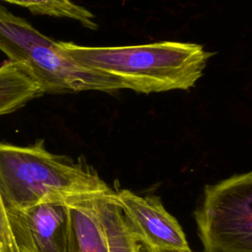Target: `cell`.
Listing matches in <instances>:
<instances>
[{"label": "cell", "instance_id": "8fae6325", "mask_svg": "<svg viewBox=\"0 0 252 252\" xmlns=\"http://www.w3.org/2000/svg\"><path fill=\"white\" fill-rule=\"evenodd\" d=\"M150 252H193L191 249L185 251H177V250H158V249H150Z\"/></svg>", "mask_w": 252, "mask_h": 252}, {"label": "cell", "instance_id": "30bf717a", "mask_svg": "<svg viewBox=\"0 0 252 252\" xmlns=\"http://www.w3.org/2000/svg\"><path fill=\"white\" fill-rule=\"evenodd\" d=\"M0 252H18L10 231L6 210L0 197Z\"/></svg>", "mask_w": 252, "mask_h": 252}, {"label": "cell", "instance_id": "ba28073f", "mask_svg": "<svg viewBox=\"0 0 252 252\" xmlns=\"http://www.w3.org/2000/svg\"><path fill=\"white\" fill-rule=\"evenodd\" d=\"M112 192L95 198L97 213L107 240L108 252H150V249L138 239L124 215L112 201L110 197Z\"/></svg>", "mask_w": 252, "mask_h": 252}, {"label": "cell", "instance_id": "3957f363", "mask_svg": "<svg viewBox=\"0 0 252 252\" xmlns=\"http://www.w3.org/2000/svg\"><path fill=\"white\" fill-rule=\"evenodd\" d=\"M195 219L204 252H252V173L206 186Z\"/></svg>", "mask_w": 252, "mask_h": 252}, {"label": "cell", "instance_id": "9c48e42d", "mask_svg": "<svg viewBox=\"0 0 252 252\" xmlns=\"http://www.w3.org/2000/svg\"><path fill=\"white\" fill-rule=\"evenodd\" d=\"M28 8L32 14L57 18H68L79 22L88 29L95 30L94 16L85 7L71 0H0Z\"/></svg>", "mask_w": 252, "mask_h": 252}, {"label": "cell", "instance_id": "7a4b0ae2", "mask_svg": "<svg viewBox=\"0 0 252 252\" xmlns=\"http://www.w3.org/2000/svg\"><path fill=\"white\" fill-rule=\"evenodd\" d=\"M112 190L88 164L52 154L38 140L30 146L0 143V197L5 210L41 203H72Z\"/></svg>", "mask_w": 252, "mask_h": 252}, {"label": "cell", "instance_id": "277c9868", "mask_svg": "<svg viewBox=\"0 0 252 252\" xmlns=\"http://www.w3.org/2000/svg\"><path fill=\"white\" fill-rule=\"evenodd\" d=\"M6 214L18 252H72L68 203H41Z\"/></svg>", "mask_w": 252, "mask_h": 252}, {"label": "cell", "instance_id": "8992f818", "mask_svg": "<svg viewBox=\"0 0 252 252\" xmlns=\"http://www.w3.org/2000/svg\"><path fill=\"white\" fill-rule=\"evenodd\" d=\"M95 198H85L69 203L72 252H108Z\"/></svg>", "mask_w": 252, "mask_h": 252}, {"label": "cell", "instance_id": "6da1fadb", "mask_svg": "<svg viewBox=\"0 0 252 252\" xmlns=\"http://www.w3.org/2000/svg\"><path fill=\"white\" fill-rule=\"evenodd\" d=\"M59 44L81 65L115 78L124 89L143 94L191 89L213 55L201 44L180 41L131 46Z\"/></svg>", "mask_w": 252, "mask_h": 252}, {"label": "cell", "instance_id": "52a82bcc", "mask_svg": "<svg viewBox=\"0 0 252 252\" xmlns=\"http://www.w3.org/2000/svg\"><path fill=\"white\" fill-rule=\"evenodd\" d=\"M42 94L24 64L8 60L0 65V116L18 110Z\"/></svg>", "mask_w": 252, "mask_h": 252}, {"label": "cell", "instance_id": "5b68a950", "mask_svg": "<svg viewBox=\"0 0 252 252\" xmlns=\"http://www.w3.org/2000/svg\"><path fill=\"white\" fill-rule=\"evenodd\" d=\"M138 239L149 249L189 250L181 225L162 206L159 198L140 196L128 189L110 195Z\"/></svg>", "mask_w": 252, "mask_h": 252}]
</instances>
